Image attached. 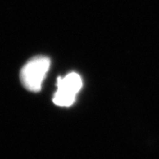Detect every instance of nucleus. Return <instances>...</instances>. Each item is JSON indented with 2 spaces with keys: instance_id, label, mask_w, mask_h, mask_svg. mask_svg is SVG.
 <instances>
[{
  "instance_id": "nucleus-2",
  "label": "nucleus",
  "mask_w": 159,
  "mask_h": 159,
  "mask_svg": "<svg viewBox=\"0 0 159 159\" xmlns=\"http://www.w3.org/2000/svg\"><path fill=\"white\" fill-rule=\"evenodd\" d=\"M57 90L53 96V103L60 107H70L75 101L82 88L81 76L76 73H70L64 77L57 78Z\"/></svg>"
},
{
  "instance_id": "nucleus-1",
  "label": "nucleus",
  "mask_w": 159,
  "mask_h": 159,
  "mask_svg": "<svg viewBox=\"0 0 159 159\" xmlns=\"http://www.w3.org/2000/svg\"><path fill=\"white\" fill-rule=\"evenodd\" d=\"M51 66V60L47 56H35L28 61L21 70L20 79L24 87L31 92L37 93L42 88V83Z\"/></svg>"
}]
</instances>
